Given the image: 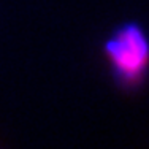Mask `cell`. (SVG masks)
<instances>
[{
	"label": "cell",
	"instance_id": "cell-1",
	"mask_svg": "<svg viewBox=\"0 0 149 149\" xmlns=\"http://www.w3.org/2000/svg\"><path fill=\"white\" fill-rule=\"evenodd\" d=\"M105 54L120 84L135 86L143 81L149 67V40L138 24L120 26L105 43Z\"/></svg>",
	"mask_w": 149,
	"mask_h": 149
}]
</instances>
